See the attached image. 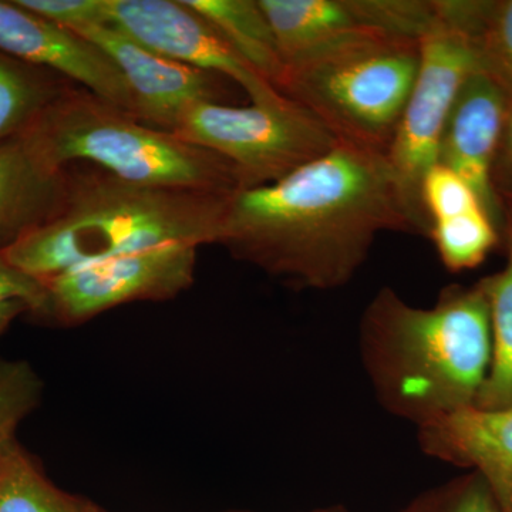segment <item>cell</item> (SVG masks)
Wrapping results in <instances>:
<instances>
[{"label": "cell", "mask_w": 512, "mask_h": 512, "mask_svg": "<svg viewBox=\"0 0 512 512\" xmlns=\"http://www.w3.org/2000/svg\"><path fill=\"white\" fill-rule=\"evenodd\" d=\"M384 231L419 234L392 165L339 143L281 181L234 192L218 244L293 286L332 291L355 278Z\"/></svg>", "instance_id": "obj_1"}, {"label": "cell", "mask_w": 512, "mask_h": 512, "mask_svg": "<svg viewBox=\"0 0 512 512\" xmlns=\"http://www.w3.org/2000/svg\"><path fill=\"white\" fill-rule=\"evenodd\" d=\"M359 355L380 406L416 429L477 406L493 362L483 282L447 286L431 308L380 289L360 318Z\"/></svg>", "instance_id": "obj_2"}, {"label": "cell", "mask_w": 512, "mask_h": 512, "mask_svg": "<svg viewBox=\"0 0 512 512\" xmlns=\"http://www.w3.org/2000/svg\"><path fill=\"white\" fill-rule=\"evenodd\" d=\"M232 194L130 183L92 165H70L56 214L2 254L45 284L111 256L168 244H218Z\"/></svg>", "instance_id": "obj_3"}, {"label": "cell", "mask_w": 512, "mask_h": 512, "mask_svg": "<svg viewBox=\"0 0 512 512\" xmlns=\"http://www.w3.org/2000/svg\"><path fill=\"white\" fill-rule=\"evenodd\" d=\"M23 134L57 170L79 163L153 187L224 194L241 190L237 171L225 158L147 126L76 84Z\"/></svg>", "instance_id": "obj_4"}, {"label": "cell", "mask_w": 512, "mask_h": 512, "mask_svg": "<svg viewBox=\"0 0 512 512\" xmlns=\"http://www.w3.org/2000/svg\"><path fill=\"white\" fill-rule=\"evenodd\" d=\"M420 40L360 35L286 67L279 93L339 143L387 154L416 82Z\"/></svg>", "instance_id": "obj_5"}, {"label": "cell", "mask_w": 512, "mask_h": 512, "mask_svg": "<svg viewBox=\"0 0 512 512\" xmlns=\"http://www.w3.org/2000/svg\"><path fill=\"white\" fill-rule=\"evenodd\" d=\"M174 134L217 154L237 171L241 190L274 184L325 156L338 138L288 97L274 104H192Z\"/></svg>", "instance_id": "obj_6"}, {"label": "cell", "mask_w": 512, "mask_h": 512, "mask_svg": "<svg viewBox=\"0 0 512 512\" xmlns=\"http://www.w3.org/2000/svg\"><path fill=\"white\" fill-rule=\"evenodd\" d=\"M436 2V20L420 40V64L402 120L386 157L392 165L417 231L429 237L421 183L439 163L441 134L463 84L483 72L474 36Z\"/></svg>", "instance_id": "obj_7"}, {"label": "cell", "mask_w": 512, "mask_h": 512, "mask_svg": "<svg viewBox=\"0 0 512 512\" xmlns=\"http://www.w3.org/2000/svg\"><path fill=\"white\" fill-rule=\"evenodd\" d=\"M197 249L161 245L64 272L45 282L46 318L77 323L124 303L174 298L194 282Z\"/></svg>", "instance_id": "obj_8"}, {"label": "cell", "mask_w": 512, "mask_h": 512, "mask_svg": "<svg viewBox=\"0 0 512 512\" xmlns=\"http://www.w3.org/2000/svg\"><path fill=\"white\" fill-rule=\"evenodd\" d=\"M111 25L158 55L232 80L254 104L284 99L184 0H109Z\"/></svg>", "instance_id": "obj_9"}, {"label": "cell", "mask_w": 512, "mask_h": 512, "mask_svg": "<svg viewBox=\"0 0 512 512\" xmlns=\"http://www.w3.org/2000/svg\"><path fill=\"white\" fill-rule=\"evenodd\" d=\"M74 33L90 40L116 64L130 90L134 117L147 126L174 133L192 104L220 103L218 74L158 55L111 23Z\"/></svg>", "instance_id": "obj_10"}, {"label": "cell", "mask_w": 512, "mask_h": 512, "mask_svg": "<svg viewBox=\"0 0 512 512\" xmlns=\"http://www.w3.org/2000/svg\"><path fill=\"white\" fill-rule=\"evenodd\" d=\"M0 50L133 114L126 80L103 50L72 30L23 8L18 0H0Z\"/></svg>", "instance_id": "obj_11"}, {"label": "cell", "mask_w": 512, "mask_h": 512, "mask_svg": "<svg viewBox=\"0 0 512 512\" xmlns=\"http://www.w3.org/2000/svg\"><path fill=\"white\" fill-rule=\"evenodd\" d=\"M512 100L493 77L476 72L461 87L441 134L439 164L460 175L501 234L505 211L495 192V160Z\"/></svg>", "instance_id": "obj_12"}, {"label": "cell", "mask_w": 512, "mask_h": 512, "mask_svg": "<svg viewBox=\"0 0 512 512\" xmlns=\"http://www.w3.org/2000/svg\"><path fill=\"white\" fill-rule=\"evenodd\" d=\"M424 454L476 471L493 491L501 512H512V404L467 407L417 429Z\"/></svg>", "instance_id": "obj_13"}, {"label": "cell", "mask_w": 512, "mask_h": 512, "mask_svg": "<svg viewBox=\"0 0 512 512\" xmlns=\"http://www.w3.org/2000/svg\"><path fill=\"white\" fill-rule=\"evenodd\" d=\"M66 187L67 168L47 163L25 134L0 144V252L49 221Z\"/></svg>", "instance_id": "obj_14"}, {"label": "cell", "mask_w": 512, "mask_h": 512, "mask_svg": "<svg viewBox=\"0 0 512 512\" xmlns=\"http://www.w3.org/2000/svg\"><path fill=\"white\" fill-rule=\"evenodd\" d=\"M285 69L360 35H380L370 0H259Z\"/></svg>", "instance_id": "obj_15"}, {"label": "cell", "mask_w": 512, "mask_h": 512, "mask_svg": "<svg viewBox=\"0 0 512 512\" xmlns=\"http://www.w3.org/2000/svg\"><path fill=\"white\" fill-rule=\"evenodd\" d=\"M262 79L279 92L285 66L259 0H184Z\"/></svg>", "instance_id": "obj_16"}, {"label": "cell", "mask_w": 512, "mask_h": 512, "mask_svg": "<svg viewBox=\"0 0 512 512\" xmlns=\"http://www.w3.org/2000/svg\"><path fill=\"white\" fill-rule=\"evenodd\" d=\"M70 84L0 50V144L25 133Z\"/></svg>", "instance_id": "obj_17"}, {"label": "cell", "mask_w": 512, "mask_h": 512, "mask_svg": "<svg viewBox=\"0 0 512 512\" xmlns=\"http://www.w3.org/2000/svg\"><path fill=\"white\" fill-rule=\"evenodd\" d=\"M507 264L503 271L481 279L490 305L493 362L477 407L500 409L512 404V214L505 222Z\"/></svg>", "instance_id": "obj_18"}, {"label": "cell", "mask_w": 512, "mask_h": 512, "mask_svg": "<svg viewBox=\"0 0 512 512\" xmlns=\"http://www.w3.org/2000/svg\"><path fill=\"white\" fill-rule=\"evenodd\" d=\"M0 512H97L50 483L15 439L0 447Z\"/></svg>", "instance_id": "obj_19"}, {"label": "cell", "mask_w": 512, "mask_h": 512, "mask_svg": "<svg viewBox=\"0 0 512 512\" xmlns=\"http://www.w3.org/2000/svg\"><path fill=\"white\" fill-rule=\"evenodd\" d=\"M498 228L484 210L431 222L429 238L447 271H470L483 264L500 242Z\"/></svg>", "instance_id": "obj_20"}, {"label": "cell", "mask_w": 512, "mask_h": 512, "mask_svg": "<svg viewBox=\"0 0 512 512\" xmlns=\"http://www.w3.org/2000/svg\"><path fill=\"white\" fill-rule=\"evenodd\" d=\"M476 43L483 72L512 100V0L487 2Z\"/></svg>", "instance_id": "obj_21"}, {"label": "cell", "mask_w": 512, "mask_h": 512, "mask_svg": "<svg viewBox=\"0 0 512 512\" xmlns=\"http://www.w3.org/2000/svg\"><path fill=\"white\" fill-rule=\"evenodd\" d=\"M404 512H501L493 491L476 471L427 491Z\"/></svg>", "instance_id": "obj_22"}, {"label": "cell", "mask_w": 512, "mask_h": 512, "mask_svg": "<svg viewBox=\"0 0 512 512\" xmlns=\"http://www.w3.org/2000/svg\"><path fill=\"white\" fill-rule=\"evenodd\" d=\"M40 382L26 363L0 360V446L15 439L16 427L36 406Z\"/></svg>", "instance_id": "obj_23"}, {"label": "cell", "mask_w": 512, "mask_h": 512, "mask_svg": "<svg viewBox=\"0 0 512 512\" xmlns=\"http://www.w3.org/2000/svg\"><path fill=\"white\" fill-rule=\"evenodd\" d=\"M421 202L430 225L431 222L464 212L484 210L470 185L446 165L439 163L424 175Z\"/></svg>", "instance_id": "obj_24"}, {"label": "cell", "mask_w": 512, "mask_h": 512, "mask_svg": "<svg viewBox=\"0 0 512 512\" xmlns=\"http://www.w3.org/2000/svg\"><path fill=\"white\" fill-rule=\"evenodd\" d=\"M46 311L45 284L10 265L0 252V335L22 313L46 318Z\"/></svg>", "instance_id": "obj_25"}, {"label": "cell", "mask_w": 512, "mask_h": 512, "mask_svg": "<svg viewBox=\"0 0 512 512\" xmlns=\"http://www.w3.org/2000/svg\"><path fill=\"white\" fill-rule=\"evenodd\" d=\"M18 3L72 32L110 23L109 0H18Z\"/></svg>", "instance_id": "obj_26"}, {"label": "cell", "mask_w": 512, "mask_h": 512, "mask_svg": "<svg viewBox=\"0 0 512 512\" xmlns=\"http://www.w3.org/2000/svg\"><path fill=\"white\" fill-rule=\"evenodd\" d=\"M493 181L495 192L505 211V218L512 214V106L505 123L503 140L495 160Z\"/></svg>", "instance_id": "obj_27"}, {"label": "cell", "mask_w": 512, "mask_h": 512, "mask_svg": "<svg viewBox=\"0 0 512 512\" xmlns=\"http://www.w3.org/2000/svg\"><path fill=\"white\" fill-rule=\"evenodd\" d=\"M313 512H346L345 510H342V508H328V510H318Z\"/></svg>", "instance_id": "obj_28"}, {"label": "cell", "mask_w": 512, "mask_h": 512, "mask_svg": "<svg viewBox=\"0 0 512 512\" xmlns=\"http://www.w3.org/2000/svg\"><path fill=\"white\" fill-rule=\"evenodd\" d=\"M0 447H2V446H0Z\"/></svg>", "instance_id": "obj_29"}]
</instances>
